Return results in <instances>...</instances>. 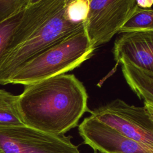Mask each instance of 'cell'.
<instances>
[{"instance_id":"obj_1","label":"cell","mask_w":153,"mask_h":153,"mask_svg":"<svg viewBox=\"0 0 153 153\" xmlns=\"http://www.w3.org/2000/svg\"><path fill=\"white\" fill-rule=\"evenodd\" d=\"M88 94L74 74H61L25 85L17 107L23 124L55 135H64L88 111Z\"/></svg>"},{"instance_id":"obj_2","label":"cell","mask_w":153,"mask_h":153,"mask_svg":"<svg viewBox=\"0 0 153 153\" xmlns=\"http://www.w3.org/2000/svg\"><path fill=\"white\" fill-rule=\"evenodd\" d=\"M94 50L84 25L23 64L8 84L26 85L64 74L90 58Z\"/></svg>"},{"instance_id":"obj_3","label":"cell","mask_w":153,"mask_h":153,"mask_svg":"<svg viewBox=\"0 0 153 153\" xmlns=\"http://www.w3.org/2000/svg\"><path fill=\"white\" fill-rule=\"evenodd\" d=\"M66 4L24 42L3 54L0 59L1 85L8 84L13 74L25 62L85 25V21L76 23L68 19Z\"/></svg>"},{"instance_id":"obj_4","label":"cell","mask_w":153,"mask_h":153,"mask_svg":"<svg viewBox=\"0 0 153 153\" xmlns=\"http://www.w3.org/2000/svg\"><path fill=\"white\" fill-rule=\"evenodd\" d=\"M88 112L126 137L153 149V106L130 105L117 99Z\"/></svg>"},{"instance_id":"obj_5","label":"cell","mask_w":153,"mask_h":153,"mask_svg":"<svg viewBox=\"0 0 153 153\" xmlns=\"http://www.w3.org/2000/svg\"><path fill=\"white\" fill-rule=\"evenodd\" d=\"M72 139L25 125L1 127L0 153H81Z\"/></svg>"},{"instance_id":"obj_6","label":"cell","mask_w":153,"mask_h":153,"mask_svg":"<svg viewBox=\"0 0 153 153\" xmlns=\"http://www.w3.org/2000/svg\"><path fill=\"white\" fill-rule=\"evenodd\" d=\"M85 20L87 36L96 49L108 43L132 15L136 0H88Z\"/></svg>"},{"instance_id":"obj_7","label":"cell","mask_w":153,"mask_h":153,"mask_svg":"<svg viewBox=\"0 0 153 153\" xmlns=\"http://www.w3.org/2000/svg\"><path fill=\"white\" fill-rule=\"evenodd\" d=\"M83 143L102 153H153V149L123 136L115 129L89 116L78 126Z\"/></svg>"},{"instance_id":"obj_8","label":"cell","mask_w":153,"mask_h":153,"mask_svg":"<svg viewBox=\"0 0 153 153\" xmlns=\"http://www.w3.org/2000/svg\"><path fill=\"white\" fill-rule=\"evenodd\" d=\"M112 51L116 66L123 60L153 72V30L120 33Z\"/></svg>"},{"instance_id":"obj_9","label":"cell","mask_w":153,"mask_h":153,"mask_svg":"<svg viewBox=\"0 0 153 153\" xmlns=\"http://www.w3.org/2000/svg\"><path fill=\"white\" fill-rule=\"evenodd\" d=\"M123 76L133 92L144 105L153 106V72L146 71L134 65L120 60Z\"/></svg>"},{"instance_id":"obj_10","label":"cell","mask_w":153,"mask_h":153,"mask_svg":"<svg viewBox=\"0 0 153 153\" xmlns=\"http://www.w3.org/2000/svg\"><path fill=\"white\" fill-rule=\"evenodd\" d=\"M18 95L0 88V128L25 125L17 107Z\"/></svg>"},{"instance_id":"obj_11","label":"cell","mask_w":153,"mask_h":153,"mask_svg":"<svg viewBox=\"0 0 153 153\" xmlns=\"http://www.w3.org/2000/svg\"><path fill=\"white\" fill-rule=\"evenodd\" d=\"M147 30H153V10L137 7L118 33Z\"/></svg>"},{"instance_id":"obj_12","label":"cell","mask_w":153,"mask_h":153,"mask_svg":"<svg viewBox=\"0 0 153 153\" xmlns=\"http://www.w3.org/2000/svg\"><path fill=\"white\" fill-rule=\"evenodd\" d=\"M25 8L0 23V59L10 44L14 33L22 18Z\"/></svg>"},{"instance_id":"obj_13","label":"cell","mask_w":153,"mask_h":153,"mask_svg":"<svg viewBox=\"0 0 153 153\" xmlns=\"http://www.w3.org/2000/svg\"><path fill=\"white\" fill-rule=\"evenodd\" d=\"M88 0H68L66 13L68 19L73 22L85 21L88 12Z\"/></svg>"},{"instance_id":"obj_14","label":"cell","mask_w":153,"mask_h":153,"mask_svg":"<svg viewBox=\"0 0 153 153\" xmlns=\"http://www.w3.org/2000/svg\"><path fill=\"white\" fill-rule=\"evenodd\" d=\"M31 0H0V23L25 8Z\"/></svg>"},{"instance_id":"obj_15","label":"cell","mask_w":153,"mask_h":153,"mask_svg":"<svg viewBox=\"0 0 153 153\" xmlns=\"http://www.w3.org/2000/svg\"><path fill=\"white\" fill-rule=\"evenodd\" d=\"M136 2L137 7L140 8H151L153 4V1L152 0H143V1L136 0Z\"/></svg>"},{"instance_id":"obj_16","label":"cell","mask_w":153,"mask_h":153,"mask_svg":"<svg viewBox=\"0 0 153 153\" xmlns=\"http://www.w3.org/2000/svg\"><path fill=\"white\" fill-rule=\"evenodd\" d=\"M94 153H102V152H98V151H94Z\"/></svg>"}]
</instances>
